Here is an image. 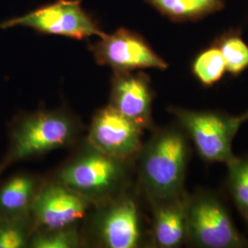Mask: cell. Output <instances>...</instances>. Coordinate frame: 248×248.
Instances as JSON below:
<instances>
[{"label": "cell", "mask_w": 248, "mask_h": 248, "mask_svg": "<svg viewBox=\"0 0 248 248\" xmlns=\"http://www.w3.org/2000/svg\"><path fill=\"white\" fill-rule=\"evenodd\" d=\"M228 71L238 75L248 66V46L239 35L232 33L223 37L218 45Z\"/></svg>", "instance_id": "19"}, {"label": "cell", "mask_w": 248, "mask_h": 248, "mask_svg": "<svg viewBox=\"0 0 248 248\" xmlns=\"http://www.w3.org/2000/svg\"><path fill=\"white\" fill-rule=\"evenodd\" d=\"M225 69V62L218 47L204 51L193 63L194 75L205 86H212L221 79Z\"/></svg>", "instance_id": "18"}, {"label": "cell", "mask_w": 248, "mask_h": 248, "mask_svg": "<svg viewBox=\"0 0 248 248\" xmlns=\"http://www.w3.org/2000/svg\"><path fill=\"white\" fill-rule=\"evenodd\" d=\"M129 164L98 150L86 139L51 178L96 206L125 191Z\"/></svg>", "instance_id": "2"}, {"label": "cell", "mask_w": 248, "mask_h": 248, "mask_svg": "<svg viewBox=\"0 0 248 248\" xmlns=\"http://www.w3.org/2000/svg\"><path fill=\"white\" fill-rule=\"evenodd\" d=\"M173 21H191L217 12L224 0H144Z\"/></svg>", "instance_id": "14"}, {"label": "cell", "mask_w": 248, "mask_h": 248, "mask_svg": "<svg viewBox=\"0 0 248 248\" xmlns=\"http://www.w3.org/2000/svg\"><path fill=\"white\" fill-rule=\"evenodd\" d=\"M187 153L186 137L177 128L157 132L142 148L139 179L152 203L182 195Z\"/></svg>", "instance_id": "3"}, {"label": "cell", "mask_w": 248, "mask_h": 248, "mask_svg": "<svg viewBox=\"0 0 248 248\" xmlns=\"http://www.w3.org/2000/svg\"><path fill=\"white\" fill-rule=\"evenodd\" d=\"M171 112L189 134L204 159L227 164L234 157L232 154V142L248 114L228 117L215 112L183 108H172Z\"/></svg>", "instance_id": "6"}, {"label": "cell", "mask_w": 248, "mask_h": 248, "mask_svg": "<svg viewBox=\"0 0 248 248\" xmlns=\"http://www.w3.org/2000/svg\"><path fill=\"white\" fill-rule=\"evenodd\" d=\"M45 178L19 172L0 179V218L31 216L36 196Z\"/></svg>", "instance_id": "12"}, {"label": "cell", "mask_w": 248, "mask_h": 248, "mask_svg": "<svg viewBox=\"0 0 248 248\" xmlns=\"http://www.w3.org/2000/svg\"><path fill=\"white\" fill-rule=\"evenodd\" d=\"M81 132L79 120L64 108L19 114L9 125V144L0 160V179L18 162L74 145Z\"/></svg>", "instance_id": "1"}, {"label": "cell", "mask_w": 248, "mask_h": 248, "mask_svg": "<svg viewBox=\"0 0 248 248\" xmlns=\"http://www.w3.org/2000/svg\"><path fill=\"white\" fill-rule=\"evenodd\" d=\"M31 216L0 218V248H24L35 231Z\"/></svg>", "instance_id": "15"}, {"label": "cell", "mask_w": 248, "mask_h": 248, "mask_svg": "<svg viewBox=\"0 0 248 248\" xmlns=\"http://www.w3.org/2000/svg\"><path fill=\"white\" fill-rule=\"evenodd\" d=\"M83 244L78 227L36 229L29 243L31 248H77Z\"/></svg>", "instance_id": "16"}, {"label": "cell", "mask_w": 248, "mask_h": 248, "mask_svg": "<svg viewBox=\"0 0 248 248\" xmlns=\"http://www.w3.org/2000/svg\"><path fill=\"white\" fill-rule=\"evenodd\" d=\"M142 130L108 104L95 113L86 139L107 155L130 162L142 150Z\"/></svg>", "instance_id": "10"}, {"label": "cell", "mask_w": 248, "mask_h": 248, "mask_svg": "<svg viewBox=\"0 0 248 248\" xmlns=\"http://www.w3.org/2000/svg\"><path fill=\"white\" fill-rule=\"evenodd\" d=\"M186 238L198 247L233 248L243 247L240 235L222 204L210 194L186 201Z\"/></svg>", "instance_id": "7"}, {"label": "cell", "mask_w": 248, "mask_h": 248, "mask_svg": "<svg viewBox=\"0 0 248 248\" xmlns=\"http://www.w3.org/2000/svg\"><path fill=\"white\" fill-rule=\"evenodd\" d=\"M227 165L231 193L240 213L248 223V156L233 157Z\"/></svg>", "instance_id": "17"}, {"label": "cell", "mask_w": 248, "mask_h": 248, "mask_svg": "<svg viewBox=\"0 0 248 248\" xmlns=\"http://www.w3.org/2000/svg\"><path fill=\"white\" fill-rule=\"evenodd\" d=\"M91 208L93 204L87 199L49 178L39 189L31 215L36 229L66 228L77 226Z\"/></svg>", "instance_id": "9"}, {"label": "cell", "mask_w": 248, "mask_h": 248, "mask_svg": "<svg viewBox=\"0 0 248 248\" xmlns=\"http://www.w3.org/2000/svg\"><path fill=\"white\" fill-rule=\"evenodd\" d=\"M95 61L109 66L113 72H132L142 68L167 69L168 63L152 49L142 36L120 28L103 34L89 46Z\"/></svg>", "instance_id": "8"}, {"label": "cell", "mask_w": 248, "mask_h": 248, "mask_svg": "<svg viewBox=\"0 0 248 248\" xmlns=\"http://www.w3.org/2000/svg\"><path fill=\"white\" fill-rule=\"evenodd\" d=\"M89 235L97 247L137 248L141 239L138 207L125 191L103 203L93 206Z\"/></svg>", "instance_id": "4"}, {"label": "cell", "mask_w": 248, "mask_h": 248, "mask_svg": "<svg viewBox=\"0 0 248 248\" xmlns=\"http://www.w3.org/2000/svg\"><path fill=\"white\" fill-rule=\"evenodd\" d=\"M186 201L181 195L153 204V238L158 248H177L186 239Z\"/></svg>", "instance_id": "13"}, {"label": "cell", "mask_w": 248, "mask_h": 248, "mask_svg": "<svg viewBox=\"0 0 248 248\" xmlns=\"http://www.w3.org/2000/svg\"><path fill=\"white\" fill-rule=\"evenodd\" d=\"M108 105L142 129L149 127L152 113L149 78L141 72H114Z\"/></svg>", "instance_id": "11"}, {"label": "cell", "mask_w": 248, "mask_h": 248, "mask_svg": "<svg viewBox=\"0 0 248 248\" xmlns=\"http://www.w3.org/2000/svg\"><path fill=\"white\" fill-rule=\"evenodd\" d=\"M16 25L31 28L43 34L64 36L76 40L104 34L98 21L77 0H57L22 17L6 21L0 24V29Z\"/></svg>", "instance_id": "5"}]
</instances>
